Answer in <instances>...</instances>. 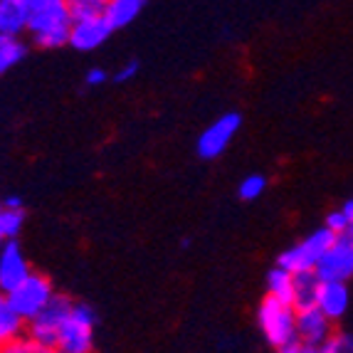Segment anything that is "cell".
Instances as JSON below:
<instances>
[{"instance_id": "6da1fadb", "label": "cell", "mask_w": 353, "mask_h": 353, "mask_svg": "<svg viewBox=\"0 0 353 353\" xmlns=\"http://www.w3.org/2000/svg\"><path fill=\"white\" fill-rule=\"evenodd\" d=\"M296 314L299 309L294 304H287L277 296L267 294L262 299L257 309V326L272 348L282 351L287 343L296 339Z\"/></svg>"}, {"instance_id": "7a4b0ae2", "label": "cell", "mask_w": 353, "mask_h": 353, "mask_svg": "<svg viewBox=\"0 0 353 353\" xmlns=\"http://www.w3.org/2000/svg\"><path fill=\"white\" fill-rule=\"evenodd\" d=\"M72 12L67 3H54V6L42 8L30 15L28 32L35 40L37 48L42 50H57L62 45H70L72 32Z\"/></svg>"}, {"instance_id": "3957f363", "label": "cell", "mask_w": 353, "mask_h": 353, "mask_svg": "<svg viewBox=\"0 0 353 353\" xmlns=\"http://www.w3.org/2000/svg\"><path fill=\"white\" fill-rule=\"evenodd\" d=\"M74 309V301L65 294H54L48 301V306L37 314L35 319L28 321V334L37 341V346L42 348V353H52L57 351L59 343V331L62 324L67 321V316Z\"/></svg>"}, {"instance_id": "277c9868", "label": "cell", "mask_w": 353, "mask_h": 353, "mask_svg": "<svg viewBox=\"0 0 353 353\" xmlns=\"http://www.w3.org/2000/svg\"><path fill=\"white\" fill-rule=\"evenodd\" d=\"M336 237L339 235H336L334 230L321 225V228L314 230L312 235H306L299 245L284 250L277 257V265L287 267V270H292V272L316 270V265L321 262V257L329 252V248L336 242Z\"/></svg>"}, {"instance_id": "5b68a950", "label": "cell", "mask_w": 353, "mask_h": 353, "mask_svg": "<svg viewBox=\"0 0 353 353\" xmlns=\"http://www.w3.org/2000/svg\"><path fill=\"white\" fill-rule=\"evenodd\" d=\"M97 314L89 304H74L72 314L59 331L57 351L62 353H89L94 346Z\"/></svg>"}, {"instance_id": "8992f818", "label": "cell", "mask_w": 353, "mask_h": 353, "mask_svg": "<svg viewBox=\"0 0 353 353\" xmlns=\"http://www.w3.org/2000/svg\"><path fill=\"white\" fill-rule=\"evenodd\" d=\"M12 306H15V312H20L25 319H35L37 314L48 306V301L54 296V289L52 282L48 277H42V274H35V272H30L28 277L18 284V287L3 294Z\"/></svg>"}, {"instance_id": "52a82bcc", "label": "cell", "mask_w": 353, "mask_h": 353, "mask_svg": "<svg viewBox=\"0 0 353 353\" xmlns=\"http://www.w3.org/2000/svg\"><path fill=\"white\" fill-rule=\"evenodd\" d=\"M336 321H331L319 306L299 309L296 314V339L304 343L306 353H324V346L336 334Z\"/></svg>"}, {"instance_id": "ba28073f", "label": "cell", "mask_w": 353, "mask_h": 353, "mask_svg": "<svg viewBox=\"0 0 353 353\" xmlns=\"http://www.w3.org/2000/svg\"><path fill=\"white\" fill-rule=\"evenodd\" d=\"M240 124H242V117L237 112L223 114L218 121H212V124L201 134L198 143H195V151H198V156H201V159H205V161L220 159V156L228 151L230 141H232V139H235V134L240 131Z\"/></svg>"}, {"instance_id": "9c48e42d", "label": "cell", "mask_w": 353, "mask_h": 353, "mask_svg": "<svg viewBox=\"0 0 353 353\" xmlns=\"http://www.w3.org/2000/svg\"><path fill=\"white\" fill-rule=\"evenodd\" d=\"M321 282H351L353 279V237L339 235L329 252L316 265Z\"/></svg>"}, {"instance_id": "30bf717a", "label": "cell", "mask_w": 353, "mask_h": 353, "mask_svg": "<svg viewBox=\"0 0 353 353\" xmlns=\"http://www.w3.org/2000/svg\"><path fill=\"white\" fill-rule=\"evenodd\" d=\"M28 274L30 265L23 254L18 237L15 240H3V248H0V292L3 294L12 292Z\"/></svg>"}, {"instance_id": "8fae6325", "label": "cell", "mask_w": 353, "mask_h": 353, "mask_svg": "<svg viewBox=\"0 0 353 353\" xmlns=\"http://www.w3.org/2000/svg\"><path fill=\"white\" fill-rule=\"evenodd\" d=\"M114 32V28L106 23V18H89V20H74L70 32V48H74L77 52H94L97 48H101L109 35Z\"/></svg>"}, {"instance_id": "7c38bea8", "label": "cell", "mask_w": 353, "mask_h": 353, "mask_svg": "<svg viewBox=\"0 0 353 353\" xmlns=\"http://www.w3.org/2000/svg\"><path fill=\"white\" fill-rule=\"evenodd\" d=\"M316 306L331 321H341L351 309V289L348 282H324L319 292Z\"/></svg>"}, {"instance_id": "4fadbf2b", "label": "cell", "mask_w": 353, "mask_h": 353, "mask_svg": "<svg viewBox=\"0 0 353 353\" xmlns=\"http://www.w3.org/2000/svg\"><path fill=\"white\" fill-rule=\"evenodd\" d=\"M30 8L25 0H0V35H20L28 32Z\"/></svg>"}, {"instance_id": "5bb4252c", "label": "cell", "mask_w": 353, "mask_h": 353, "mask_svg": "<svg viewBox=\"0 0 353 353\" xmlns=\"http://www.w3.org/2000/svg\"><path fill=\"white\" fill-rule=\"evenodd\" d=\"M321 284L324 282H321V277L316 274V270L294 272V306L296 309L316 306Z\"/></svg>"}, {"instance_id": "9a60e30c", "label": "cell", "mask_w": 353, "mask_h": 353, "mask_svg": "<svg viewBox=\"0 0 353 353\" xmlns=\"http://www.w3.org/2000/svg\"><path fill=\"white\" fill-rule=\"evenodd\" d=\"M143 10V0H106L104 18L114 30H121L134 23Z\"/></svg>"}, {"instance_id": "2e32d148", "label": "cell", "mask_w": 353, "mask_h": 353, "mask_svg": "<svg viewBox=\"0 0 353 353\" xmlns=\"http://www.w3.org/2000/svg\"><path fill=\"white\" fill-rule=\"evenodd\" d=\"M28 331V319L20 312H15V306L3 296L0 299V341L10 343L12 339H18Z\"/></svg>"}, {"instance_id": "e0dca14e", "label": "cell", "mask_w": 353, "mask_h": 353, "mask_svg": "<svg viewBox=\"0 0 353 353\" xmlns=\"http://www.w3.org/2000/svg\"><path fill=\"white\" fill-rule=\"evenodd\" d=\"M267 294L277 296L287 304H294V272L282 265L272 267L267 272Z\"/></svg>"}, {"instance_id": "ac0fdd59", "label": "cell", "mask_w": 353, "mask_h": 353, "mask_svg": "<svg viewBox=\"0 0 353 353\" xmlns=\"http://www.w3.org/2000/svg\"><path fill=\"white\" fill-rule=\"evenodd\" d=\"M28 57V45L20 35H0V72L12 70Z\"/></svg>"}, {"instance_id": "d6986e66", "label": "cell", "mask_w": 353, "mask_h": 353, "mask_svg": "<svg viewBox=\"0 0 353 353\" xmlns=\"http://www.w3.org/2000/svg\"><path fill=\"white\" fill-rule=\"evenodd\" d=\"M25 210L23 208H6L0 210V240H15L23 232Z\"/></svg>"}, {"instance_id": "ffe728a7", "label": "cell", "mask_w": 353, "mask_h": 353, "mask_svg": "<svg viewBox=\"0 0 353 353\" xmlns=\"http://www.w3.org/2000/svg\"><path fill=\"white\" fill-rule=\"evenodd\" d=\"M72 12V20H89L101 18L106 8V0H65Z\"/></svg>"}, {"instance_id": "44dd1931", "label": "cell", "mask_w": 353, "mask_h": 353, "mask_svg": "<svg viewBox=\"0 0 353 353\" xmlns=\"http://www.w3.org/2000/svg\"><path fill=\"white\" fill-rule=\"evenodd\" d=\"M265 190H267V178L259 176V173L242 178V183L237 185V195H240L245 203H252V201H257V198H262Z\"/></svg>"}, {"instance_id": "7402d4cb", "label": "cell", "mask_w": 353, "mask_h": 353, "mask_svg": "<svg viewBox=\"0 0 353 353\" xmlns=\"http://www.w3.org/2000/svg\"><path fill=\"white\" fill-rule=\"evenodd\" d=\"M324 225L334 230L336 235H348V232H351L353 220H351V215H348V212L341 208V210H331L329 215H326Z\"/></svg>"}, {"instance_id": "603a6c76", "label": "cell", "mask_w": 353, "mask_h": 353, "mask_svg": "<svg viewBox=\"0 0 353 353\" xmlns=\"http://www.w3.org/2000/svg\"><path fill=\"white\" fill-rule=\"evenodd\" d=\"M3 351L6 353H42V348L37 346V341L25 331L23 336L12 339L10 343H3Z\"/></svg>"}, {"instance_id": "cb8c5ba5", "label": "cell", "mask_w": 353, "mask_h": 353, "mask_svg": "<svg viewBox=\"0 0 353 353\" xmlns=\"http://www.w3.org/2000/svg\"><path fill=\"white\" fill-rule=\"evenodd\" d=\"M324 353H353V334H334L324 346Z\"/></svg>"}, {"instance_id": "d4e9b609", "label": "cell", "mask_w": 353, "mask_h": 353, "mask_svg": "<svg viewBox=\"0 0 353 353\" xmlns=\"http://www.w3.org/2000/svg\"><path fill=\"white\" fill-rule=\"evenodd\" d=\"M136 74H139V62H134V59H131V62H126V65L121 67L117 74H114V79H117L119 84H124V82H131Z\"/></svg>"}, {"instance_id": "484cf974", "label": "cell", "mask_w": 353, "mask_h": 353, "mask_svg": "<svg viewBox=\"0 0 353 353\" xmlns=\"http://www.w3.org/2000/svg\"><path fill=\"white\" fill-rule=\"evenodd\" d=\"M106 79H109V74H106L101 67H92V70L87 72V77H84V82H87L89 87H99V84H104Z\"/></svg>"}, {"instance_id": "4316f807", "label": "cell", "mask_w": 353, "mask_h": 353, "mask_svg": "<svg viewBox=\"0 0 353 353\" xmlns=\"http://www.w3.org/2000/svg\"><path fill=\"white\" fill-rule=\"evenodd\" d=\"M54 3H65V0H25V6L30 8V12H35V10H42V8H48V6H54Z\"/></svg>"}, {"instance_id": "83f0119b", "label": "cell", "mask_w": 353, "mask_h": 353, "mask_svg": "<svg viewBox=\"0 0 353 353\" xmlns=\"http://www.w3.org/2000/svg\"><path fill=\"white\" fill-rule=\"evenodd\" d=\"M3 205L6 208H23V201H20L18 195H8L6 201H3Z\"/></svg>"}, {"instance_id": "f1b7e54d", "label": "cell", "mask_w": 353, "mask_h": 353, "mask_svg": "<svg viewBox=\"0 0 353 353\" xmlns=\"http://www.w3.org/2000/svg\"><path fill=\"white\" fill-rule=\"evenodd\" d=\"M343 210H346L348 215H351V220H353V201H348L346 205H343Z\"/></svg>"}, {"instance_id": "f546056e", "label": "cell", "mask_w": 353, "mask_h": 353, "mask_svg": "<svg viewBox=\"0 0 353 353\" xmlns=\"http://www.w3.org/2000/svg\"><path fill=\"white\" fill-rule=\"evenodd\" d=\"M348 235H351V237H353V225H351V232H348Z\"/></svg>"}]
</instances>
